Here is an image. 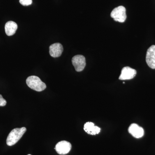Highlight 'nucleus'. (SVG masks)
Returning <instances> with one entry per match:
<instances>
[{
  "label": "nucleus",
  "mask_w": 155,
  "mask_h": 155,
  "mask_svg": "<svg viewBox=\"0 0 155 155\" xmlns=\"http://www.w3.org/2000/svg\"><path fill=\"white\" fill-rule=\"evenodd\" d=\"M136 70L130 67H126L122 69L119 79L121 80H130L136 75Z\"/></svg>",
  "instance_id": "nucleus-6"
},
{
  "label": "nucleus",
  "mask_w": 155,
  "mask_h": 155,
  "mask_svg": "<svg viewBox=\"0 0 155 155\" xmlns=\"http://www.w3.org/2000/svg\"><path fill=\"white\" fill-rule=\"evenodd\" d=\"M17 29V25L14 21H10L7 22L5 25V30L8 36L14 35Z\"/></svg>",
  "instance_id": "nucleus-11"
},
{
  "label": "nucleus",
  "mask_w": 155,
  "mask_h": 155,
  "mask_svg": "<svg viewBox=\"0 0 155 155\" xmlns=\"http://www.w3.org/2000/svg\"><path fill=\"white\" fill-rule=\"evenodd\" d=\"M19 3L23 6L30 5L32 4V0H19Z\"/></svg>",
  "instance_id": "nucleus-12"
},
{
  "label": "nucleus",
  "mask_w": 155,
  "mask_h": 155,
  "mask_svg": "<svg viewBox=\"0 0 155 155\" xmlns=\"http://www.w3.org/2000/svg\"><path fill=\"white\" fill-rule=\"evenodd\" d=\"M26 131L25 127L14 128L11 130L7 137V144L9 146L14 145L18 142Z\"/></svg>",
  "instance_id": "nucleus-1"
},
{
  "label": "nucleus",
  "mask_w": 155,
  "mask_h": 155,
  "mask_svg": "<svg viewBox=\"0 0 155 155\" xmlns=\"http://www.w3.org/2000/svg\"><path fill=\"white\" fill-rule=\"evenodd\" d=\"M63 51V47L59 43L51 45L49 47L50 55L53 58H58L62 54Z\"/></svg>",
  "instance_id": "nucleus-9"
},
{
  "label": "nucleus",
  "mask_w": 155,
  "mask_h": 155,
  "mask_svg": "<svg viewBox=\"0 0 155 155\" xmlns=\"http://www.w3.org/2000/svg\"><path fill=\"white\" fill-rule=\"evenodd\" d=\"M28 155H30V154H28Z\"/></svg>",
  "instance_id": "nucleus-14"
},
{
  "label": "nucleus",
  "mask_w": 155,
  "mask_h": 155,
  "mask_svg": "<svg viewBox=\"0 0 155 155\" xmlns=\"http://www.w3.org/2000/svg\"><path fill=\"white\" fill-rule=\"evenodd\" d=\"M146 62L148 66L153 69H155V45H153L147 51Z\"/></svg>",
  "instance_id": "nucleus-7"
},
{
  "label": "nucleus",
  "mask_w": 155,
  "mask_h": 155,
  "mask_svg": "<svg viewBox=\"0 0 155 155\" xmlns=\"http://www.w3.org/2000/svg\"><path fill=\"white\" fill-rule=\"evenodd\" d=\"M128 132L136 138H141L144 135V130L137 124H131L128 128Z\"/></svg>",
  "instance_id": "nucleus-8"
},
{
  "label": "nucleus",
  "mask_w": 155,
  "mask_h": 155,
  "mask_svg": "<svg viewBox=\"0 0 155 155\" xmlns=\"http://www.w3.org/2000/svg\"><path fill=\"white\" fill-rule=\"evenodd\" d=\"M26 84L30 88L37 91H41L46 88V85L36 76H30L27 78Z\"/></svg>",
  "instance_id": "nucleus-2"
},
{
  "label": "nucleus",
  "mask_w": 155,
  "mask_h": 155,
  "mask_svg": "<svg viewBox=\"0 0 155 155\" xmlns=\"http://www.w3.org/2000/svg\"><path fill=\"white\" fill-rule=\"evenodd\" d=\"M84 129L87 133L91 135H96L101 131V128L95 126L94 124L91 122H86L84 126Z\"/></svg>",
  "instance_id": "nucleus-10"
},
{
  "label": "nucleus",
  "mask_w": 155,
  "mask_h": 155,
  "mask_svg": "<svg viewBox=\"0 0 155 155\" xmlns=\"http://www.w3.org/2000/svg\"><path fill=\"white\" fill-rule=\"evenodd\" d=\"M7 104V101L3 98L2 96L0 94V107H4Z\"/></svg>",
  "instance_id": "nucleus-13"
},
{
  "label": "nucleus",
  "mask_w": 155,
  "mask_h": 155,
  "mask_svg": "<svg viewBox=\"0 0 155 155\" xmlns=\"http://www.w3.org/2000/svg\"><path fill=\"white\" fill-rule=\"evenodd\" d=\"M72 148L71 143L69 142L63 140L58 142L56 144L55 149L60 155H66L68 153Z\"/></svg>",
  "instance_id": "nucleus-5"
},
{
  "label": "nucleus",
  "mask_w": 155,
  "mask_h": 155,
  "mask_svg": "<svg viewBox=\"0 0 155 155\" xmlns=\"http://www.w3.org/2000/svg\"><path fill=\"white\" fill-rule=\"evenodd\" d=\"M72 64L77 72L83 71L86 66V61L84 56L77 55L72 58Z\"/></svg>",
  "instance_id": "nucleus-4"
},
{
  "label": "nucleus",
  "mask_w": 155,
  "mask_h": 155,
  "mask_svg": "<svg viewBox=\"0 0 155 155\" xmlns=\"http://www.w3.org/2000/svg\"><path fill=\"white\" fill-rule=\"evenodd\" d=\"M110 15L111 17L116 22H124L127 18L126 9L123 6H119L113 10Z\"/></svg>",
  "instance_id": "nucleus-3"
}]
</instances>
